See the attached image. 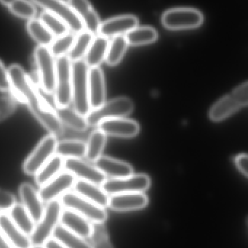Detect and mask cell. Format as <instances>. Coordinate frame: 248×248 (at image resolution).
<instances>
[{
	"instance_id": "1",
	"label": "cell",
	"mask_w": 248,
	"mask_h": 248,
	"mask_svg": "<svg viewBox=\"0 0 248 248\" xmlns=\"http://www.w3.org/2000/svg\"><path fill=\"white\" fill-rule=\"evenodd\" d=\"M71 103H73L74 110L82 116L86 117L91 110L89 102V67L84 61L80 60L71 62Z\"/></svg>"
},
{
	"instance_id": "2",
	"label": "cell",
	"mask_w": 248,
	"mask_h": 248,
	"mask_svg": "<svg viewBox=\"0 0 248 248\" xmlns=\"http://www.w3.org/2000/svg\"><path fill=\"white\" fill-rule=\"evenodd\" d=\"M248 103V84L245 81L211 108L208 113L210 119L214 122H221L246 107Z\"/></svg>"
},
{
	"instance_id": "3",
	"label": "cell",
	"mask_w": 248,
	"mask_h": 248,
	"mask_svg": "<svg viewBox=\"0 0 248 248\" xmlns=\"http://www.w3.org/2000/svg\"><path fill=\"white\" fill-rule=\"evenodd\" d=\"M134 104L131 99L121 97L105 102L98 108L93 109L85 119L88 126H97L102 121L125 118L133 111Z\"/></svg>"
},
{
	"instance_id": "4",
	"label": "cell",
	"mask_w": 248,
	"mask_h": 248,
	"mask_svg": "<svg viewBox=\"0 0 248 248\" xmlns=\"http://www.w3.org/2000/svg\"><path fill=\"white\" fill-rule=\"evenodd\" d=\"M62 204L59 199L47 202L43 216L40 221L36 224L34 230L30 236L32 246L44 245L51 238L55 227L60 224Z\"/></svg>"
},
{
	"instance_id": "5",
	"label": "cell",
	"mask_w": 248,
	"mask_h": 248,
	"mask_svg": "<svg viewBox=\"0 0 248 248\" xmlns=\"http://www.w3.org/2000/svg\"><path fill=\"white\" fill-rule=\"evenodd\" d=\"M71 61L67 55L55 60L56 78L54 95L56 108L68 107L71 103L72 69Z\"/></svg>"
},
{
	"instance_id": "6",
	"label": "cell",
	"mask_w": 248,
	"mask_h": 248,
	"mask_svg": "<svg viewBox=\"0 0 248 248\" xmlns=\"http://www.w3.org/2000/svg\"><path fill=\"white\" fill-rule=\"evenodd\" d=\"M34 59L39 85L44 93L54 94L56 78V64L48 46H38L35 49Z\"/></svg>"
},
{
	"instance_id": "7",
	"label": "cell",
	"mask_w": 248,
	"mask_h": 248,
	"mask_svg": "<svg viewBox=\"0 0 248 248\" xmlns=\"http://www.w3.org/2000/svg\"><path fill=\"white\" fill-rule=\"evenodd\" d=\"M60 201L63 208L78 213L91 223H104L107 219L105 208L90 202L75 192H66L60 198Z\"/></svg>"
},
{
	"instance_id": "8",
	"label": "cell",
	"mask_w": 248,
	"mask_h": 248,
	"mask_svg": "<svg viewBox=\"0 0 248 248\" xmlns=\"http://www.w3.org/2000/svg\"><path fill=\"white\" fill-rule=\"evenodd\" d=\"M7 71L10 91L17 101L28 105L39 96V92L32 79L20 65L13 64L9 67Z\"/></svg>"
},
{
	"instance_id": "9",
	"label": "cell",
	"mask_w": 248,
	"mask_h": 248,
	"mask_svg": "<svg viewBox=\"0 0 248 248\" xmlns=\"http://www.w3.org/2000/svg\"><path fill=\"white\" fill-rule=\"evenodd\" d=\"M58 141V138L52 134L44 137L23 163V172L29 176H35L55 154Z\"/></svg>"
},
{
	"instance_id": "10",
	"label": "cell",
	"mask_w": 248,
	"mask_h": 248,
	"mask_svg": "<svg viewBox=\"0 0 248 248\" xmlns=\"http://www.w3.org/2000/svg\"><path fill=\"white\" fill-rule=\"evenodd\" d=\"M28 106L32 115L49 131L50 134L57 138L64 135V125L57 116L55 109L51 107L42 96L39 94L36 99L28 104Z\"/></svg>"
},
{
	"instance_id": "11",
	"label": "cell",
	"mask_w": 248,
	"mask_h": 248,
	"mask_svg": "<svg viewBox=\"0 0 248 248\" xmlns=\"http://www.w3.org/2000/svg\"><path fill=\"white\" fill-rule=\"evenodd\" d=\"M162 21L165 27L171 30H183L199 27L203 23V16L193 8H175L163 14Z\"/></svg>"
},
{
	"instance_id": "12",
	"label": "cell",
	"mask_w": 248,
	"mask_h": 248,
	"mask_svg": "<svg viewBox=\"0 0 248 248\" xmlns=\"http://www.w3.org/2000/svg\"><path fill=\"white\" fill-rule=\"evenodd\" d=\"M150 185L151 179L149 176L141 173L119 179H106L100 187L110 196L115 194L144 192Z\"/></svg>"
},
{
	"instance_id": "13",
	"label": "cell",
	"mask_w": 248,
	"mask_h": 248,
	"mask_svg": "<svg viewBox=\"0 0 248 248\" xmlns=\"http://www.w3.org/2000/svg\"><path fill=\"white\" fill-rule=\"evenodd\" d=\"M35 4L45 9L46 12L51 13L55 17L62 20L68 29L74 33H79L84 31L83 21L69 4L63 0H32Z\"/></svg>"
},
{
	"instance_id": "14",
	"label": "cell",
	"mask_w": 248,
	"mask_h": 248,
	"mask_svg": "<svg viewBox=\"0 0 248 248\" xmlns=\"http://www.w3.org/2000/svg\"><path fill=\"white\" fill-rule=\"evenodd\" d=\"M77 178L69 172L61 171L52 180L40 186L39 195L43 202L58 199L74 186Z\"/></svg>"
},
{
	"instance_id": "15",
	"label": "cell",
	"mask_w": 248,
	"mask_h": 248,
	"mask_svg": "<svg viewBox=\"0 0 248 248\" xmlns=\"http://www.w3.org/2000/svg\"><path fill=\"white\" fill-rule=\"evenodd\" d=\"M64 169L72 173L77 179L100 185L106 179V176L97 168L80 158L64 159Z\"/></svg>"
},
{
	"instance_id": "16",
	"label": "cell",
	"mask_w": 248,
	"mask_h": 248,
	"mask_svg": "<svg viewBox=\"0 0 248 248\" xmlns=\"http://www.w3.org/2000/svg\"><path fill=\"white\" fill-rule=\"evenodd\" d=\"M97 126L106 136L120 138H132L140 131L139 124L135 121L125 118L102 121Z\"/></svg>"
},
{
	"instance_id": "17",
	"label": "cell",
	"mask_w": 248,
	"mask_h": 248,
	"mask_svg": "<svg viewBox=\"0 0 248 248\" xmlns=\"http://www.w3.org/2000/svg\"><path fill=\"white\" fill-rule=\"evenodd\" d=\"M148 202L144 192L115 194L109 196L108 207L116 211H136L145 208Z\"/></svg>"
},
{
	"instance_id": "18",
	"label": "cell",
	"mask_w": 248,
	"mask_h": 248,
	"mask_svg": "<svg viewBox=\"0 0 248 248\" xmlns=\"http://www.w3.org/2000/svg\"><path fill=\"white\" fill-rule=\"evenodd\" d=\"M88 93L91 110L98 108L106 102V82L100 67L89 68Z\"/></svg>"
},
{
	"instance_id": "19",
	"label": "cell",
	"mask_w": 248,
	"mask_h": 248,
	"mask_svg": "<svg viewBox=\"0 0 248 248\" xmlns=\"http://www.w3.org/2000/svg\"><path fill=\"white\" fill-rule=\"evenodd\" d=\"M19 194L22 205L30 214L33 221L37 224L43 216L45 207L39 192L29 183H23L19 186Z\"/></svg>"
},
{
	"instance_id": "20",
	"label": "cell",
	"mask_w": 248,
	"mask_h": 248,
	"mask_svg": "<svg viewBox=\"0 0 248 248\" xmlns=\"http://www.w3.org/2000/svg\"><path fill=\"white\" fill-rule=\"evenodd\" d=\"M138 23V19L135 16H119L100 23L98 33L106 38L122 36L137 27Z\"/></svg>"
},
{
	"instance_id": "21",
	"label": "cell",
	"mask_w": 248,
	"mask_h": 248,
	"mask_svg": "<svg viewBox=\"0 0 248 248\" xmlns=\"http://www.w3.org/2000/svg\"><path fill=\"white\" fill-rule=\"evenodd\" d=\"M0 232L14 248H31L30 237L25 234L12 221L7 213L0 212Z\"/></svg>"
},
{
	"instance_id": "22",
	"label": "cell",
	"mask_w": 248,
	"mask_h": 248,
	"mask_svg": "<svg viewBox=\"0 0 248 248\" xmlns=\"http://www.w3.org/2000/svg\"><path fill=\"white\" fill-rule=\"evenodd\" d=\"M60 224L83 238H89L91 234L93 224L87 218L72 210L63 208L60 218Z\"/></svg>"
},
{
	"instance_id": "23",
	"label": "cell",
	"mask_w": 248,
	"mask_h": 248,
	"mask_svg": "<svg viewBox=\"0 0 248 248\" xmlns=\"http://www.w3.org/2000/svg\"><path fill=\"white\" fill-rule=\"evenodd\" d=\"M68 4L81 19L85 31L93 35L99 33L101 23L88 0H68Z\"/></svg>"
},
{
	"instance_id": "24",
	"label": "cell",
	"mask_w": 248,
	"mask_h": 248,
	"mask_svg": "<svg viewBox=\"0 0 248 248\" xmlns=\"http://www.w3.org/2000/svg\"><path fill=\"white\" fill-rule=\"evenodd\" d=\"M94 164L101 173L111 179L127 177L133 174V169L129 163L108 156H100Z\"/></svg>"
},
{
	"instance_id": "25",
	"label": "cell",
	"mask_w": 248,
	"mask_h": 248,
	"mask_svg": "<svg viewBox=\"0 0 248 248\" xmlns=\"http://www.w3.org/2000/svg\"><path fill=\"white\" fill-rule=\"evenodd\" d=\"M73 188L76 193L102 208L109 205V195L99 185L77 179Z\"/></svg>"
},
{
	"instance_id": "26",
	"label": "cell",
	"mask_w": 248,
	"mask_h": 248,
	"mask_svg": "<svg viewBox=\"0 0 248 248\" xmlns=\"http://www.w3.org/2000/svg\"><path fill=\"white\" fill-rule=\"evenodd\" d=\"M109 45V39L105 36L99 35L93 38L84 56V62L89 68L99 67L105 61Z\"/></svg>"
},
{
	"instance_id": "27",
	"label": "cell",
	"mask_w": 248,
	"mask_h": 248,
	"mask_svg": "<svg viewBox=\"0 0 248 248\" xmlns=\"http://www.w3.org/2000/svg\"><path fill=\"white\" fill-rule=\"evenodd\" d=\"M8 215L15 224L26 235L30 237L36 223L22 204L16 203L8 211Z\"/></svg>"
},
{
	"instance_id": "28",
	"label": "cell",
	"mask_w": 248,
	"mask_h": 248,
	"mask_svg": "<svg viewBox=\"0 0 248 248\" xmlns=\"http://www.w3.org/2000/svg\"><path fill=\"white\" fill-rule=\"evenodd\" d=\"M55 113L62 124H65L75 131H86L88 128L85 117L77 113L74 108L68 107L56 108Z\"/></svg>"
},
{
	"instance_id": "29",
	"label": "cell",
	"mask_w": 248,
	"mask_h": 248,
	"mask_svg": "<svg viewBox=\"0 0 248 248\" xmlns=\"http://www.w3.org/2000/svg\"><path fill=\"white\" fill-rule=\"evenodd\" d=\"M64 165V159L58 155H54L35 175V182L39 186H43L62 171Z\"/></svg>"
},
{
	"instance_id": "30",
	"label": "cell",
	"mask_w": 248,
	"mask_h": 248,
	"mask_svg": "<svg viewBox=\"0 0 248 248\" xmlns=\"http://www.w3.org/2000/svg\"><path fill=\"white\" fill-rule=\"evenodd\" d=\"M52 237L66 248H92L85 239L67 230L61 224L55 227Z\"/></svg>"
},
{
	"instance_id": "31",
	"label": "cell",
	"mask_w": 248,
	"mask_h": 248,
	"mask_svg": "<svg viewBox=\"0 0 248 248\" xmlns=\"http://www.w3.org/2000/svg\"><path fill=\"white\" fill-rule=\"evenodd\" d=\"M86 143L80 140H63L58 141L55 155L64 159L80 158L85 156Z\"/></svg>"
},
{
	"instance_id": "32",
	"label": "cell",
	"mask_w": 248,
	"mask_h": 248,
	"mask_svg": "<svg viewBox=\"0 0 248 248\" xmlns=\"http://www.w3.org/2000/svg\"><path fill=\"white\" fill-rule=\"evenodd\" d=\"M106 143V135L100 129L95 130L90 134L86 143L85 156L88 161L94 163L100 156L104 150Z\"/></svg>"
},
{
	"instance_id": "33",
	"label": "cell",
	"mask_w": 248,
	"mask_h": 248,
	"mask_svg": "<svg viewBox=\"0 0 248 248\" xmlns=\"http://www.w3.org/2000/svg\"><path fill=\"white\" fill-rule=\"evenodd\" d=\"M128 45L141 46L155 42L158 37L157 31L151 27H135L125 34Z\"/></svg>"
},
{
	"instance_id": "34",
	"label": "cell",
	"mask_w": 248,
	"mask_h": 248,
	"mask_svg": "<svg viewBox=\"0 0 248 248\" xmlns=\"http://www.w3.org/2000/svg\"><path fill=\"white\" fill-rule=\"evenodd\" d=\"M27 30L30 36L39 46H48L55 39L54 35L48 30V28L39 19H31L27 24Z\"/></svg>"
},
{
	"instance_id": "35",
	"label": "cell",
	"mask_w": 248,
	"mask_h": 248,
	"mask_svg": "<svg viewBox=\"0 0 248 248\" xmlns=\"http://www.w3.org/2000/svg\"><path fill=\"white\" fill-rule=\"evenodd\" d=\"M93 38L94 35L85 30L77 33L72 47L67 55L71 62L80 61L84 58Z\"/></svg>"
},
{
	"instance_id": "36",
	"label": "cell",
	"mask_w": 248,
	"mask_h": 248,
	"mask_svg": "<svg viewBox=\"0 0 248 248\" xmlns=\"http://www.w3.org/2000/svg\"><path fill=\"white\" fill-rule=\"evenodd\" d=\"M128 46V42L123 35L113 37L112 40L109 42L108 47L107 54L105 59L106 63L111 66L117 65L125 55Z\"/></svg>"
},
{
	"instance_id": "37",
	"label": "cell",
	"mask_w": 248,
	"mask_h": 248,
	"mask_svg": "<svg viewBox=\"0 0 248 248\" xmlns=\"http://www.w3.org/2000/svg\"><path fill=\"white\" fill-rule=\"evenodd\" d=\"M76 36L73 33H67L58 36L50 45L49 49L54 58H59L68 55L72 47Z\"/></svg>"
},
{
	"instance_id": "38",
	"label": "cell",
	"mask_w": 248,
	"mask_h": 248,
	"mask_svg": "<svg viewBox=\"0 0 248 248\" xmlns=\"http://www.w3.org/2000/svg\"><path fill=\"white\" fill-rule=\"evenodd\" d=\"M93 228L90 234V243L92 248H113L107 230L103 223H92Z\"/></svg>"
},
{
	"instance_id": "39",
	"label": "cell",
	"mask_w": 248,
	"mask_h": 248,
	"mask_svg": "<svg viewBox=\"0 0 248 248\" xmlns=\"http://www.w3.org/2000/svg\"><path fill=\"white\" fill-rule=\"evenodd\" d=\"M39 20L48 28L54 36H60L68 33V28L62 20L48 12H43Z\"/></svg>"
},
{
	"instance_id": "40",
	"label": "cell",
	"mask_w": 248,
	"mask_h": 248,
	"mask_svg": "<svg viewBox=\"0 0 248 248\" xmlns=\"http://www.w3.org/2000/svg\"><path fill=\"white\" fill-rule=\"evenodd\" d=\"M9 8L15 16L22 18L31 20L33 19L36 14V7L28 0H15L9 6Z\"/></svg>"
},
{
	"instance_id": "41",
	"label": "cell",
	"mask_w": 248,
	"mask_h": 248,
	"mask_svg": "<svg viewBox=\"0 0 248 248\" xmlns=\"http://www.w3.org/2000/svg\"><path fill=\"white\" fill-rule=\"evenodd\" d=\"M16 108L17 105L13 97H0V122L11 116Z\"/></svg>"
},
{
	"instance_id": "42",
	"label": "cell",
	"mask_w": 248,
	"mask_h": 248,
	"mask_svg": "<svg viewBox=\"0 0 248 248\" xmlns=\"http://www.w3.org/2000/svg\"><path fill=\"white\" fill-rule=\"evenodd\" d=\"M16 203V199L13 194L0 189V212H8Z\"/></svg>"
},
{
	"instance_id": "43",
	"label": "cell",
	"mask_w": 248,
	"mask_h": 248,
	"mask_svg": "<svg viewBox=\"0 0 248 248\" xmlns=\"http://www.w3.org/2000/svg\"><path fill=\"white\" fill-rule=\"evenodd\" d=\"M9 91H10V84L8 71L0 61V92L6 93Z\"/></svg>"
},
{
	"instance_id": "44",
	"label": "cell",
	"mask_w": 248,
	"mask_h": 248,
	"mask_svg": "<svg viewBox=\"0 0 248 248\" xmlns=\"http://www.w3.org/2000/svg\"><path fill=\"white\" fill-rule=\"evenodd\" d=\"M248 156L247 154H240L234 158V163L238 170L246 177L248 176Z\"/></svg>"
},
{
	"instance_id": "45",
	"label": "cell",
	"mask_w": 248,
	"mask_h": 248,
	"mask_svg": "<svg viewBox=\"0 0 248 248\" xmlns=\"http://www.w3.org/2000/svg\"><path fill=\"white\" fill-rule=\"evenodd\" d=\"M45 248H66L61 245L59 242L57 241L53 237H51L49 240H47L44 244Z\"/></svg>"
},
{
	"instance_id": "46",
	"label": "cell",
	"mask_w": 248,
	"mask_h": 248,
	"mask_svg": "<svg viewBox=\"0 0 248 248\" xmlns=\"http://www.w3.org/2000/svg\"><path fill=\"white\" fill-rule=\"evenodd\" d=\"M0 248H13V246L7 241V239L1 234V232H0Z\"/></svg>"
},
{
	"instance_id": "47",
	"label": "cell",
	"mask_w": 248,
	"mask_h": 248,
	"mask_svg": "<svg viewBox=\"0 0 248 248\" xmlns=\"http://www.w3.org/2000/svg\"><path fill=\"white\" fill-rule=\"evenodd\" d=\"M15 0H0V2L2 3L5 6H10Z\"/></svg>"
},
{
	"instance_id": "48",
	"label": "cell",
	"mask_w": 248,
	"mask_h": 248,
	"mask_svg": "<svg viewBox=\"0 0 248 248\" xmlns=\"http://www.w3.org/2000/svg\"><path fill=\"white\" fill-rule=\"evenodd\" d=\"M31 248H45L44 245H36V246H32Z\"/></svg>"
}]
</instances>
